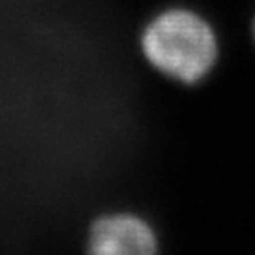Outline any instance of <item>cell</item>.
I'll use <instances>...</instances> for the list:
<instances>
[{
	"mask_svg": "<svg viewBox=\"0 0 255 255\" xmlns=\"http://www.w3.org/2000/svg\"><path fill=\"white\" fill-rule=\"evenodd\" d=\"M142 49L157 70L183 83L204 78L218 57L212 28L199 15L183 9L155 19L144 32Z\"/></svg>",
	"mask_w": 255,
	"mask_h": 255,
	"instance_id": "6da1fadb",
	"label": "cell"
},
{
	"mask_svg": "<svg viewBox=\"0 0 255 255\" xmlns=\"http://www.w3.org/2000/svg\"><path fill=\"white\" fill-rule=\"evenodd\" d=\"M89 252L97 255H147L155 252V237L142 219L119 214L95 221Z\"/></svg>",
	"mask_w": 255,
	"mask_h": 255,
	"instance_id": "7a4b0ae2",
	"label": "cell"
}]
</instances>
